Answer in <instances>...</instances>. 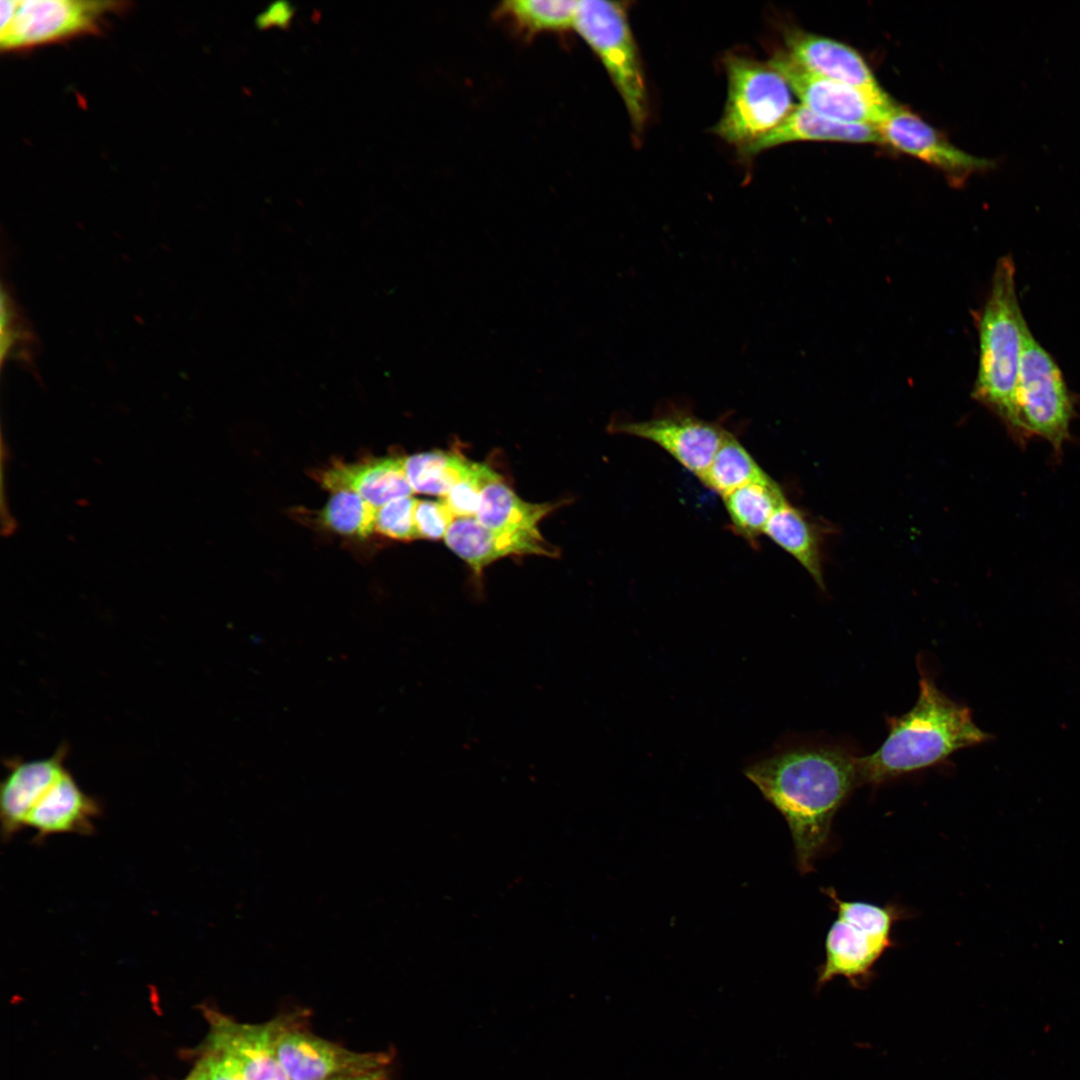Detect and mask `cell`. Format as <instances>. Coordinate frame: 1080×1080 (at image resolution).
<instances>
[{
  "instance_id": "obj_10",
  "label": "cell",
  "mask_w": 1080,
  "mask_h": 1080,
  "mask_svg": "<svg viewBox=\"0 0 1080 1080\" xmlns=\"http://www.w3.org/2000/svg\"><path fill=\"white\" fill-rule=\"evenodd\" d=\"M768 63L785 78L801 105L824 117L878 127L895 106L889 96L875 97L850 85L813 74L795 63L785 52L775 54Z\"/></svg>"
},
{
  "instance_id": "obj_13",
  "label": "cell",
  "mask_w": 1080,
  "mask_h": 1080,
  "mask_svg": "<svg viewBox=\"0 0 1080 1080\" xmlns=\"http://www.w3.org/2000/svg\"><path fill=\"white\" fill-rule=\"evenodd\" d=\"M210 1051L229 1058L243 1080H290L276 1054V1042L288 1022L240 1024L209 1012Z\"/></svg>"
},
{
  "instance_id": "obj_2",
  "label": "cell",
  "mask_w": 1080,
  "mask_h": 1080,
  "mask_svg": "<svg viewBox=\"0 0 1080 1080\" xmlns=\"http://www.w3.org/2000/svg\"><path fill=\"white\" fill-rule=\"evenodd\" d=\"M919 695L911 710L887 718L888 735L872 754L860 757L863 784L889 780L945 762L955 752L987 741L968 707L941 691L918 662Z\"/></svg>"
},
{
  "instance_id": "obj_7",
  "label": "cell",
  "mask_w": 1080,
  "mask_h": 1080,
  "mask_svg": "<svg viewBox=\"0 0 1080 1080\" xmlns=\"http://www.w3.org/2000/svg\"><path fill=\"white\" fill-rule=\"evenodd\" d=\"M0 47L19 50L96 32L126 2L2 0Z\"/></svg>"
},
{
  "instance_id": "obj_19",
  "label": "cell",
  "mask_w": 1080,
  "mask_h": 1080,
  "mask_svg": "<svg viewBox=\"0 0 1080 1080\" xmlns=\"http://www.w3.org/2000/svg\"><path fill=\"white\" fill-rule=\"evenodd\" d=\"M797 141L885 144L877 127L840 122L799 105L775 128L739 152L744 157H753L773 147Z\"/></svg>"
},
{
  "instance_id": "obj_26",
  "label": "cell",
  "mask_w": 1080,
  "mask_h": 1080,
  "mask_svg": "<svg viewBox=\"0 0 1080 1080\" xmlns=\"http://www.w3.org/2000/svg\"><path fill=\"white\" fill-rule=\"evenodd\" d=\"M376 509L355 492L335 491L317 513L316 520L339 536L367 539L375 533Z\"/></svg>"
},
{
  "instance_id": "obj_8",
  "label": "cell",
  "mask_w": 1080,
  "mask_h": 1080,
  "mask_svg": "<svg viewBox=\"0 0 1080 1080\" xmlns=\"http://www.w3.org/2000/svg\"><path fill=\"white\" fill-rule=\"evenodd\" d=\"M1017 404L1028 437H1043L1060 451L1069 438L1072 398L1060 367L1028 326L1023 336Z\"/></svg>"
},
{
  "instance_id": "obj_22",
  "label": "cell",
  "mask_w": 1080,
  "mask_h": 1080,
  "mask_svg": "<svg viewBox=\"0 0 1080 1080\" xmlns=\"http://www.w3.org/2000/svg\"><path fill=\"white\" fill-rule=\"evenodd\" d=\"M722 498L733 531L752 546L764 535L775 512L788 501L771 477L749 483Z\"/></svg>"
},
{
  "instance_id": "obj_25",
  "label": "cell",
  "mask_w": 1080,
  "mask_h": 1080,
  "mask_svg": "<svg viewBox=\"0 0 1080 1080\" xmlns=\"http://www.w3.org/2000/svg\"><path fill=\"white\" fill-rule=\"evenodd\" d=\"M770 478L738 438L730 432L698 480L724 497L749 483Z\"/></svg>"
},
{
  "instance_id": "obj_23",
  "label": "cell",
  "mask_w": 1080,
  "mask_h": 1080,
  "mask_svg": "<svg viewBox=\"0 0 1080 1080\" xmlns=\"http://www.w3.org/2000/svg\"><path fill=\"white\" fill-rule=\"evenodd\" d=\"M554 508L553 504L522 500L498 474L483 487L475 517L482 525L495 531L530 532L537 531V524Z\"/></svg>"
},
{
  "instance_id": "obj_3",
  "label": "cell",
  "mask_w": 1080,
  "mask_h": 1080,
  "mask_svg": "<svg viewBox=\"0 0 1080 1080\" xmlns=\"http://www.w3.org/2000/svg\"><path fill=\"white\" fill-rule=\"evenodd\" d=\"M1015 264L1010 255L998 259L989 293L975 320L978 368L973 398L997 415L1018 439L1028 437L1017 404L1023 336L1028 326L1017 297Z\"/></svg>"
},
{
  "instance_id": "obj_27",
  "label": "cell",
  "mask_w": 1080,
  "mask_h": 1080,
  "mask_svg": "<svg viewBox=\"0 0 1080 1080\" xmlns=\"http://www.w3.org/2000/svg\"><path fill=\"white\" fill-rule=\"evenodd\" d=\"M35 343L33 330L23 318L18 306L5 287L1 290V360L29 361Z\"/></svg>"
},
{
  "instance_id": "obj_24",
  "label": "cell",
  "mask_w": 1080,
  "mask_h": 1080,
  "mask_svg": "<svg viewBox=\"0 0 1080 1080\" xmlns=\"http://www.w3.org/2000/svg\"><path fill=\"white\" fill-rule=\"evenodd\" d=\"M473 465L462 455L441 450L402 457L404 474L413 492L442 498L470 473Z\"/></svg>"
},
{
  "instance_id": "obj_1",
  "label": "cell",
  "mask_w": 1080,
  "mask_h": 1080,
  "mask_svg": "<svg viewBox=\"0 0 1080 1080\" xmlns=\"http://www.w3.org/2000/svg\"><path fill=\"white\" fill-rule=\"evenodd\" d=\"M860 757L848 744L819 739L788 747L745 771L787 821L800 872L813 869L836 812L863 784Z\"/></svg>"
},
{
  "instance_id": "obj_17",
  "label": "cell",
  "mask_w": 1080,
  "mask_h": 1080,
  "mask_svg": "<svg viewBox=\"0 0 1080 1080\" xmlns=\"http://www.w3.org/2000/svg\"><path fill=\"white\" fill-rule=\"evenodd\" d=\"M316 480L330 493L352 491L376 508L414 494L404 474L400 456L367 458L350 463L335 462L317 472Z\"/></svg>"
},
{
  "instance_id": "obj_29",
  "label": "cell",
  "mask_w": 1080,
  "mask_h": 1080,
  "mask_svg": "<svg viewBox=\"0 0 1080 1080\" xmlns=\"http://www.w3.org/2000/svg\"><path fill=\"white\" fill-rule=\"evenodd\" d=\"M416 498L394 499L376 509L375 533L397 541L418 539L414 511Z\"/></svg>"
},
{
  "instance_id": "obj_16",
  "label": "cell",
  "mask_w": 1080,
  "mask_h": 1080,
  "mask_svg": "<svg viewBox=\"0 0 1080 1080\" xmlns=\"http://www.w3.org/2000/svg\"><path fill=\"white\" fill-rule=\"evenodd\" d=\"M66 745L49 758L8 761V774L0 787V820L3 840H9L26 826L27 817L49 786L67 769Z\"/></svg>"
},
{
  "instance_id": "obj_28",
  "label": "cell",
  "mask_w": 1080,
  "mask_h": 1080,
  "mask_svg": "<svg viewBox=\"0 0 1080 1080\" xmlns=\"http://www.w3.org/2000/svg\"><path fill=\"white\" fill-rule=\"evenodd\" d=\"M497 475L488 466L474 463L470 473L459 480L442 501L454 517L475 516L483 487Z\"/></svg>"
},
{
  "instance_id": "obj_31",
  "label": "cell",
  "mask_w": 1080,
  "mask_h": 1080,
  "mask_svg": "<svg viewBox=\"0 0 1080 1080\" xmlns=\"http://www.w3.org/2000/svg\"><path fill=\"white\" fill-rule=\"evenodd\" d=\"M197 1080H243L235 1064L221 1053L210 1051L191 1073Z\"/></svg>"
},
{
  "instance_id": "obj_5",
  "label": "cell",
  "mask_w": 1080,
  "mask_h": 1080,
  "mask_svg": "<svg viewBox=\"0 0 1080 1080\" xmlns=\"http://www.w3.org/2000/svg\"><path fill=\"white\" fill-rule=\"evenodd\" d=\"M724 66L727 100L712 131L740 150L775 128L795 106L785 78L768 62L728 55Z\"/></svg>"
},
{
  "instance_id": "obj_4",
  "label": "cell",
  "mask_w": 1080,
  "mask_h": 1080,
  "mask_svg": "<svg viewBox=\"0 0 1080 1080\" xmlns=\"http://www.w3.org/2000/svg\"><path fill=\"white\" fill-rule=\"evenodd\" d=\"M837 918L825 939V961L818 969L820 988L836 977H844L855 988H864L873 976V967L894 945V923L901 911L894 905L879 906L864 901H847L833 888L824 889Z\"/></svg>"
},
{
  "instance_id": "obj_15",
  "label": "cell",
  "mask_w": 1080,
  "mask_h": 1080,
  "mask_svg": "<svg viewBox=\"0 0 1080 1080\" xmlns=\"http://www.w3.org/2000/svg\"><path fill=\"white\" fill-rule=\"evenodd\" d=\"M446 545L479 576L492 562L508 555L554 557L558 550L540 532H501L482 525L475 516L455 517L444 537Z\"/></svg>"
},
{
  "instance_id": "obj_11",
  "label": "cell",
  "mask_w": 1080,
  "mask_h": 1080,
  "mask_svg": "<svg viewBox=\"0 0 1080 1080\" xmlns=\"http://www.w3.org/2000/svg\"><path fill=\"white\" fill-rule=\"evenodd\" d=\"M279 1063L290 1080H327L384 1069L391 1054L357 1053L286 1024L276 1042Z\"/></svg>"
},
{
  "instance_id": "obj_12",
  "label": "cell",
  "mask_w": 1080,
  "mask_h": 1080,
  "mask_svg": "<svg viewBox=\"0 0 1080 1080\" xmlns=\"http://www.w3.org/2000/svg\"><path fill=\"white\" fill-rule=\"evenodd\" d=\"M877 128L885 144L943 171L954 181L962 182L994 166L989 159L957 148L923 119L896 104Z\"/></svg>"
},
{
  "instance_id": "obj_6",
  "label": "cell",
  "mask_w": 1080,
  "mask_h": 1080,
  "mask_svg": "<svg viewBox=\"0 0 1080 1080\" xmlns=\"http://www.w3.org/2000/svg\"><path fill=\"white\" fill-rule=\"evenodd\" d=\"M574 30L605 67L624 102L633 128L640 132L648 117V94L625 3L578 1Z\"/></svg>"
},
{
  "instance_id": "obj_9",
  "label": "cell",
  "mask_w": 1080,
  "mask_h": 1080,
  "mask_svg": "<svg viewBox=\"0 0 1080 1080\" xmlns=\"http://www.w3.org/2000/svg\"><path fill=\"white\" fill-rule=\"evenodd\" d=\"M612 431L651 442L697 478L730 433L720 420L700 418L688 405L667 401L645 420H619Z\"/></svg>"
},
{
  "instance_id": "obj_14",
  "label": "cell",
  "mask_w": 1080,
  "mask_h": 1080,
  "mask_svg": "<svg viewBox=\"0 0 1080 1080\" xmlns=\"http://www.w3.org/2000/svg\"><path fill=\"white\" fill-rule=\"evenodd\" d=\"M784 39L785 53L805 70L875 97H888L866 61L852 47L799 28L787 30Z\"/></svg>"
},
{
  "instance_id": "obj_30",
  "label": "cell",
  "mask_w": 1080,
  "mask_h": 1080,
  "mask_svg": "<svg viewBox=\"0 0 1080 1080\" xmlns=\"http://www.w3.org/2000/svg\"><path fill=\"white\" fill-rule=\"evenodd\" d=\"M454 518L442 499L438 501L418 499L414 511L418 539H444Z\"/></svg>"
},
{
  "instance_id": "obj_32",
  "label": "cell",
  "mask_w": 1080,
  "mask_h": 1080,
  "mask_svg": "<svg viewBox=\"0 0 1080 1080\" xmlns=\"http://www.w3.org/2000/svg\"><path fill=\"white\" fill-rule=\"evenodd\" d=\"M327 1080H389V1076L385 1069H380L373 1072L339 1076Z\"/></svg>"
},
{
  "instance_id": "obj_18",
  "label": "cell",
  "mask_w": 1080,
  "mask_h": 1080,
  "mask_svg": "<svg viewBox=\"0 0 1080 1080\" xmlns=\"http://www.w3.org/2000/svg\"><path fill=\"white\" fill-rule=\"evenodd\" d=\"M100 811L99 802L82 791L66 769L35 803L26 826L36 831L34 841L38 843L53 834L89 835Z\"/></svg>"
},
{
  "instance_id": "obj_33",
  "label": "cell",
  "mask_w": 1080,
  "mask_h": 1080,
  "mask_svg": "<svg viewBox=\"0 0 1080 1080\" xmlns=\"http://www.w3.org/2000/svg\"><path fill=\"white\" fill-rule=\"evenodd\" d=\"M186 1080H197L192 1074Z\"/></svg>"
},
{
  "instance_id": "obj_20",
  "label": "cell",
  "mask_w": 1080,
  "mask_h": 1080,
  "mask_svg": "<svg viewBox=\"0 0 1080 1080\" xmlns=\"http://www.w3.org/2000/svg\"><path fill=\"white\" fill-rule=\"evenodd\" d=\"M764 535L791 555L825 590L822 533L806 513L787 501L772 516Z\"/></svg>"
},
{
  "instance_id": "obj_21",
  "label": "cell",
  "mask_w": 1080,
  "mask_h": 1080,
  "mask_svg": "<svg viewBox=\"0 0 1080 1080\" xmlns=\"http://www.w3.org/2000/svg\"><path fill=\"white\" fill-rule=\"evenodd\" d=\"M578 1L508 0L501 2L493 18L525 42L543 34H562L574 29Z\"/></svg>"
}]
</instances>
